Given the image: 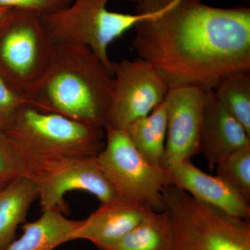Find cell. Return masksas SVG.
<instances>
[{
    "instance_id": "obj_1",
    "label": "cell",
    "mask_w": 250,
    "mask_h": 250,
    "mask_svg": "<svg viewBox=\"0 0 250 250\" xmlns=\"http://www.w3.org/2000/svg\"><path fill=\"white\" fill-rule=\"evenodd\" d=\"M133 29L138 57L154 65L170 88L213 90L229 74L250 70L249 7L172 0Z\"/></svg>"
},
{
    "instance_id": "obj_2",
    "label": "cell",
    "mask_w": 250,
    "mask_h": 250,
    "mask_svg": "<svg viewBox=\"0 0 250 250\" xmlns=\"http://www.w3.org/2000/svg\"><path fill=\"white\" fill-rule=\"evenodd\" d=\"M113 85V75L91 49L57 44L48 67L25 98L39 109L104 128Z\"/></svg>"
},
{
    "instance_id": "obj_3",
    "label": "cell",
    "mask_w": 250,
    "mask_h": 250,
    "mask_svg": "<svg viewBox=\"0 0 250 250\" xmlns=\"http://www.w3.org/2000/svg\"><path fill=\"white\" fill-rule=\"evenodd\" d=\"M163 195L173 250H250V220L230 216L174 186Z\"/></svg>"
},
{
    "instance_id": "obj_4",
    "label": "cell",
    "mask_w": 250,
    "mask_h": 250,
    "mask_svg": "<svg viewBox=\"0 0 250 250\" xmlns=\"http://www.w3.org/2000/svg\"><path fill=\"white\" fill-rule=\"evenodd\" d=\"M4 134L18 152L95 157L105 145L104 128L43 111L26 102Z\"/></svg>"
},
{
    "instance_id": "obj_5",
    "label": "cell",
    "mask_w": 250,
    "mask_h": 250,
    "mask_svg": "<svg viewBox=\"0 0 250 250\" xmlns=\"http://www.w3.org/2000/svg\"><path fill=\"white\" fill-rule=\"evenodd\" d=\"M55 47L41 15L10 9L0 18V78L25 98L48 67Z\"/></svg>"
},
{
    "instance_id": "obj_6",
    "label": "cell",
    "mask_w": 250,
    "mask_h": 250,
    "mask_svg": "<svg viewBox=\"0 0 250 250\" xmlns=\"http://www.w3.org/2000/svg\"><path fill=\"white\" fill-rule=\"evenodd\" d=\"M17 152L22 161V176L37 187L42 211L64 209V197L73 190L88 192L101 204L122 198L100 170L96 156L75 157Z\"/></svg>"
},
{
    "instance_id": "obj_7",
    "label": "cell",
    "mask_w": 250,
    "mask_h": 250,
    "mask_svg": "<svg viewBox=\"0 0 250 250\" xmlns=\"http://www.w3.org/2000/svg\"><path fill=\"white\" fill-rule=\"evenodd\" d=\"M111 0H72L65 9L42 16L54 43L84 45L93 51L113 76L110 45L139 22L137 14L109 11Z\"/></svg>"
},
{
    "instance_id": "obj_8",
    "label": "cell",
    "mask_w": 250,
    "mask_h": 250,
    "mask_svg": "<svg viewBox=\"0 0 250 250\" xmlns=\"http://www.w3.org/2000/svg\"><path fill=\"white\" fill-rule=\"evenodd\" d=\"M105 145L97 164L122 198L155 211L165 208L163 191L172 185L170 174L148 162L133 146L125 129L105 125Z\"/></svg>"
},
{
    "instance_id": "obj_9",
    "label": "cell",
    "mask_w": 250,
    "mask_h": 250,
    "mask_svg": "<svg viewBox=\"0 0 250 250\" xmlns=\"http://www.w3.org/2000/svg\"><path fill=\"white\" fill-rule=\"evenodd\" d=\"M113 93L106 125L125 129L165 100L170 87L156 67L145 59L115 62Z\"/></svg>"
},
{
    "instance_id": "obj_10",
    "label": "cell",
    "mask_w": 250,
    "mask_h": 250,
    "mask_svg": "<svg viewBox=\"0 0 250 250\" xmlns=\"http://www.w3.org/2000/svg\"><path fill=\"white\" fill-rule=\"evenodd\" d=\"M207 91L193 85H181L170 88L166 95L167 134L161 167L167 172L200 153Z\"/></svg>"
},
{
    "instance_id": "obj_11",
    "label": "cell",
    "mask_w": 250,
    "mask_h": 250,
    "mask_svg": "<svg viewBox=\"0 0 250 250\" xmlns=\"http://www.w3.org/2000/svg\"><path fill=\"white\" fill-rule=\"evenodd\" d=\"M250 146V134L220 103L213 90L206 93L200 152L210 170L232 153Z\"/></svg>"
},
{
    "instance_id": "obj_12",
    "label": "cell",
    "mask_w": 250,
    "mask_h": 250,
    "mask_svg": "<svg viewBox=\"0 0 250 250\" xmlns=\"http://www.w3.org/2000/svg\"><path fill=\"white\" fill-rule=\"evenodd\" d=\"M167 172L172 186L188 192L198 201L233 218L250 220V204L223 179L206 173L191 160L179 163Z\"/></svg>"
},
{
    "instance_id": "obj_13",
    "label": "cell",
    "mask_w": 250,
    "mask_h": 250,
    "mask_svg": "<svg viewBox=\"0 0 250 250\" xmlns=\"http://www.w3.org/2000/svg\"><path fill=\"white\" fill-rule=\"evenodd\" d=\"M149 207L139 202L118 198L101 206L82 220L72 241L85 240L103 250L131 231L149 213Z\"/></svg>"
},
{
    "instance_id": "obj_14",
    "label": "cell",
    "mask_w": 250,
    "mask_h": 250,
    "mask_svg": "<svg viewBox=\"0 0 250 250\" xmlns=\"http://www.w3.org/2000/svg\"><path fill=\"white\" fill-rule=\"evenodd\" d=\"M82 222L66 218L59 208L45 210L38 220L26 223L21 238L4 250H54L72 241Z\"/></svg>"
},
{
    "instance_id": "obj_15",
    "label": "cell",
    "mask_w": 250,
    "mask_h": 250,
    "mask_svg": "<svg viewBox=\"0 0 250 250\" xmlns=\"http://www.w3.org/2000/svg\"><path fill=\"white\" fill-rule=\"evenodd\" d=\"M37 198V187L24 176L0 189V250H4L14 241L16 229L25 222Z\"/></svg>"
},
{
    "instance_id": "obj_16",
    "label": "cell",
    "mask_w": 250,
    "mask_h": 250,
    "mask_svg": "<svg viewBox=\"0 0 250 250\" xmlns=\"http://www.w3.org/2000/svg\"><path fill=\"white\" fill-rule=\"evenodd\" d=\"M167 108L163 102L125 129L133 146L152 165L161 167L167 134ZM162 168V167H161Z\"/></svg>"
},
{
    "instance_id": "obj_17",
    "label": "cell",
    "mask_w": 250,
    "mask_h": 250,
    "mask_svg": "<svg viewBox=\"0 0 250 250\" xmlns=\"http://www.w3.org/2000/svg\"><path fill=\"white\" fill-rule=\"evenodd\" d=\"M101 250H173L167 213L152 210L121 239Z\"/></svg>"
},
{
    "instance_id": "obj_18",
    "label": "cell",
    "mask_w": 250,
    "mask_h": 250,
    "mask_svg": "<svg viewBox=\"0 0 250 250\" xmlns=\"http://www.w3.org/2000/svg\"><path fill=\"white\" fill-rule=\"evenodd\" d=\"M220 103L250 134V70L223 77L213 90Z\"/></svg>"
},
{
    "instance_id": "obj_19",
    "label": "cell",
    "mask_w": 250,
    "mask_h": 250,
    "mask_svg": "<svg viewBox=\"0 0 250 250\" xmlns=\"http://www.w3.org/2000/svg\"><path fill=\"white\" fill-rule=\"evenodd\" d=\"M215 168V175L229 184L250 204V146L227 156Z\"/></svg>"
},
{
    "instance_id": "obj_20",
    "label": "cell",
    "mask_w": 250,
    "mask_h": 250,
    "mask_svg": "<svg viewBox=\"0 0 250 250\" xmlns=\"http://www.w3.org/2000/svg\"><path fill=\"white\" fill-rule=\"evenodd\" d=\"M22 176V164L16 148L0 132V189Z\"/></svg>"
},
{
    "instance_id": "obj_21",
    "label": "cell",
    "mask_w": 250,
    "mask_h": 250,
    "mask_svg": "<svg viewBox=\"0 0 250 250\" xmlns=\"http://www.w3.org/2000/svg\"><path fill=\"white\" fill-rule=\"evenodd\" d=\"M72 0H0V7L33 11L41 16L67 7Z\"/></svg>"
},
{
    "instance_id": "obj_22",
    "label": "cell",
    "mask_w": 250,
    "mask_h": 250,
    "mask_svg": "<svg viewBox=\"0 0 250 250\" xmlns=\"http://www.w3.org/2000/svg\"><path fill=\"white\" fill-rule=\"evenodd\" d=\"M26 102L24 97L15 93L0 78V132H4L16 112Z\"/></svg>"
},
{
    "instance_id": "obj_23",
    "label": "cell",
    "mask_w": 250,
    "mask_h": 250,
    "mask_svg": "<svg viewBox=\"0 0 250 250\" xmlns=\"http://www.w3.org/2000/svg\"><path fill=\"white\" fill-rule=\"evenodd\" d=\"M136 6V14H151L166 7L172 0H131Z\"/></svg>"
},
{
    "instance_id": "obj_24",
    "label": "cell",
    "mask_w": 250,
    "mask_h": 250,
    "mask_svg": "<svg viewBox=\"0 0 250 250\" xmlns=\"http://www.w3.org/2000/svg\"><path fill=\"white\" fill-rule=\"evenodd\" d=\"M9 9H7V8L0 7V18L2 17Z\"/></svg>"
},
{
    "instance_id": "obj_25",
    "label": "cell",
    "mask_w": 250,
    "mask_h": 250,
    "mask_svg": "<svg viewBox=\"0 0 250 250\" xmlns=\"http://www.w3.org/2000/svg\"><path fill=\"white\" fill-rule=\"evenodd\" d=\"M243 1H246V2H249L250 0H243Z\"/></svg>"
}]
</instances>
